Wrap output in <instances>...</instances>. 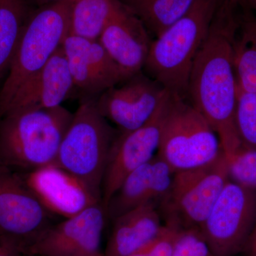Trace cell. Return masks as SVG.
I'll use <instances>...</instances> for the list:
<instances>
[{"instance_id": "7", "label": "cell", "mask_w": 256, "mask_h": 256, "mask_svg": "<svg viewBox=\"0 0 256 256\" xmlns=\"http://www.w3.org/2000/svg\"><path fill=\"white\" fill-rule=\"evenodd\" d=\"M228 180L223 152L208 164L174 173L158 203L162 218L181 228H200Z\"/></svg>"}, {"instance_id": "10", "label": "cell", "mask_w": 256, "mask_h": 256, "mask_svg": "<svg viewBox=\"0 0 256 256\" xmlns=\"http://www.w3.org/2000/svg\"><path fill=\"white\" fill-rule=\"evenodd\" d=\"M171 94H166L150 119L138 129L121 132L111 148L102 181V202L105 208L124 178L133 170L154 158L169 108Z\"/></svg>"}, {"instance_id": "29", "label": "cell", "mask_w": 256, "mask_h": 256, "mask_svg": "<svg viewBox=\"0 0 256 256\" xmlns=\"http://www.w3.org/2000/svg\"><path fill=\"white\" fill-rule=\"evenodd\" d=\"M220 2H227L235 5L236 6H238V5H242L244 8L250 6V0H220Z\"/></svg>"}, {"instance_id": "25", "label": "cell", "mask_w": 256, "mask_h": 256, "mask_svg": "<svg viewBox=\"0 0 256 256\" xmlns=\"http://www.w3.org/2000/svg\"><path fill=\"white\" fill-rule=\"evenodd\" d=\"M171 256H214L200 228H182Z\"/></svg>"}, {"instance_id": "26", "label": "cell", "mask_w": 256, "mask_h": 256, "mask_svg": "<svg viewBox=\"0 0 256 256\" xmlns=\"http://www.w3.org/2000/svg\"><path fill=\"white\" fill-rule=\"evenodd\" d=\"M180 227L164 223L162 230L152 242L138 252L128 256H171Z\"/></svg>"}, {"instance_id": "17", "label": "cell", "mask_w": 256, "mask_h": 256, "mask_svg": "<svg viewBox=\"0 0 256 256\" xmlns=\"http://www.w3.org/2000/svg\"><path fill=\"white\" fill-rule=\"evenodd\" d=\"M74 87L62 46L46 65L22 88L6 112L22 107H58L68 97Z\"/></svg>"}, {"instance_id": "20", "label": "cell", "mask_w": 256, "mask_h": 256, "mask_svg": "<svg viewBox=\"0 0 256 256\" xmlns=\"http://www.w3.org/2000/svg\"><path fill=\"white\" fill-rule=\"evenodd\" d=\"M119 3L118 0H73L68 34L98 40Z\"/></svg>"}, {"instance_id": "18", "label": "cell", "mask_w": 256, "mask_h": 256, "mask_svg": "<svg viewBox=\"0 0 256 256\" xmlns=\"http://www.w3.org/2000/svg\"><path fill=\"white\" fill-rule=\"evenodd\" d=\"M158 204H146L114 220L104 256H128L146 246L159 235L162 223Z\"/></svg>"}, {"instance_id": "31", "label": "cell", "mask_w": 256, "mask_h": 256, "mask_svg": "<svg viewBox=\"0 0 256 256\" xmlns=\"http://www.w3.org/2000/svg\"><path fill=\"white\" fill-rule=\"evenodd\" d=\"M250 6H252L254 9L256 10V0H250Z\"/></svg>"}, {"instance_id": "13", "label": "cell", "mask_w": 256, "mask_h": 256, "mask_svg": "<svg viewBox=\"0 0 256 256\" xmlns=\"http://www.w3.org/2000/svg\"><path fill=\"white\" fill-rule=\"evenodd\" d=\"M20 174L45 208L64 220L102 202L86 184L56 165Z\"/></svg>"}, {"instance_id": "2", "label": "cell", "mask_w": 256, "mask_h": 256, "mask_svg": "<svg viewBox=\"0 0 256 256\" xmlns=\"http://www.w3.org/2000/svg\"><path fill=\"white\" fill-rule=\"evenodd\" d=\"M73 118L62 106L8 111L0 118V164L18 172L53 164Z\"/></svg>"}, {"instance_id": "19", "label": "cell", "mask_w": 256, "mask_h": 256, "mask_svg": "<svg viewBox=\"0 0 256 256\" xmlns=\"http://www.w3.org/2000/svg\"><path fill=\"white\" fill-rule=\"evenodd\" d=\"M234 68L238 86L256 94V18L246 11L233 38Z\"/></svg>"}, {"instance_id": "15", "label": "cell", "mask_w": 256, "mask_h": 256, "mask_svg": "<svg viewBox=\"0 0 256 256\" xmlns=\"http://www.w3.org/2000/svg\"><path fill=\"white\" fill-rule=\"evenodd\" d=\"M98 41L129 78L140 73L152 42L142 22L120 2Z\"/></svg>"}, {"instance_id": "11", "label": "cell", "mask_w": 256, "mask_h": 256, "mask_svg": "<svg viewBox=\"0 0 256 256\" xmlns=\"http://www.w3.org/2000/svg\"><path fill=\"white\" fill-rule=\"evenodd\" d=\"M107 210L102 202L46 229L25 255L104 256L101 250Z\"/></svg>"}, {"instance_id": "30", "label": "cell", "mask_w": 256, "mask_h": 256, "mask_svg": "<svg viewBox=\"0 0 256 256\" xmlns=\"http://www.w3.org/2000/svg\"><path fill=\"white\" fill-rule=\"evenodd\" d=\"M33 1L38 6H45V5L53 4V3L62 1V0H33Z\"/></svg>"}, {"instance_id": "21", "label": "cell", "mask_w": 256, "mask_h": 256, "mask_svg": "<svg viewBox=\"0 0 256 256\" xmlns=\"http://www.w3.org/2000/svg\"><path fill=\"white\" fill-rule=\"evenodd\" d=\"M28 16V0H0V80L9 70Z\"/></svg>"}, {"instance_id": "9", "label": "cell", "mask_w": 256, "mask_h": 256, "mask_svg": "<svg viewBox=\"0 0 256 256\" xmlns=\"http://www.w3.org/2000/svg\"><path fill=\"white\" fill-rule=\"evenodd\" d=\"M20 172L0 164V236L26 254L54 222Z\"/></svg>"}, {"instance_id": "8", "label": "cell", "mask_w": 256, "mask_h": 256, "mask_svg": "<svg viewBox=\"0 0 256 256\" xmlns=\"http://www.w3.org/2000/svg\"><path fill=\"white\" fill-rule=\"evenodd\" d=\"M256 224V190L229 180L200 230L214 256H235Z\"/></svg>"}, {"instance_id": "5", "label": "cell", "mask_w": 256, "mask_h": 256, "mask_svg": "<svg viewBox=\"0 0 256 256\" xmlns=\"http://www.w3.org/2000/svg\"><path fill=\"white\" fill-rule=\"evenodd\" d=\"M116 138L96 98H88L74 114L53 164L79 178L102 198V181Z\"/></svg>"}, {"instance_id": "4", "label": "cell", "mask_w": 256, "mask_h": 256, "mask_svg": "<svg viewBox=\"0 0 256 256\" xmlns=\"http://www.w3.org/2000/svg\"><path fill=\"white\" fill-rule=\"evenodd\" d=\"M73 0L40 6L28 16L14 58L0 89V118L25 85L63 44L69 34Z\"/></svg>"}, {"instance_id": "1", "label": "cell", "mask_w": 256, "mask_h": 256, "mask_svg": "<svg viewBox=\"0 0 256 256\" xmlns=\"http://www.w3.org/2000/svg\"><path fill=\"white\" fill-rule=\"evenodd\" d=\"M236 6L220 2L206 40L197 54L188 82L191 104L216 133L224 154L242 142L235 124L238 84L233 38L239 18Z\"/></svg>"}, {"instance_id": "14", "label": "cell", "mask_w": 256, "mask_h": 256, "mask_svg": "<svg viewBox=\"0 0 256 256\" xmlns=\"http://www.w3.org/2000/svg\"><path fill=\"white\" fill-rule=\"evenodd\" d=\"M62 48L74 86L87 95H98L130 79L98 40L68 34Z\"/></svg>"}, {"instance_id": "16", "label": "cell", "mask_w": 256, "mask_h": 256, "mask_svg": "<svg viewBox=\"0 0 256 256\" xmlns=\"http://www.w3.org/2000/svg\"><path fill=\"white\" fill-rule=\"evenodd\" d=\"M174 172L158 154L124 178L108 204V217L114 220L150 202L159 203L169 191Z\"/></svg>"}, {"instance_id": "12", "label": "cell", "mask_w": 256, "mask_h": 256, "mask_svg": "<svg viewBox=\"0 0 256 256\" xmlns=\"http://www.w3.org/2000/svg\"><path fill=\"white\" fill-rule=\"evenodd\" d=\"M124 86L108 89L96 98L102 116L130 132L143 126L158 109L166 90L154 80L138 74Z\"/></svg>"}, {"instance_id": "23", "label": "cell", "mask_w": 256, "mask_h": 256, "mask_svg": "<svg viewBox=\"0 0 256 256\" xmlns=\"http://www.w3.org/2000/svg\"><path fill=\"white\" fill-rule=\"evenodd\" d=\"M224 156L229 180L256 190V150L242 143L235 150Z\"/></svg>"}, {"instance_id": "32", "label": "cell", "mask_w": 256, "mask_h": 256, "mask_svg": "<svg viewBox=\"0 0 256 256\" xmlns=\"http://www.w3.org/2000/svg\"><path fill=\"white\" fill-rule=\"evenodd\" d=\"M22 256H36V255H23Z\"/></svg>"}, {"instance_id": "24", "label": "cell", "mask_w": 256, "mask_h": 256, "mask_svg": "<svg viewBox=\"0 0 256 256\" xmlns=\"http://www.w3.org/2000/svg\"><path fill=\"white\" fill-rule=\"evenodd\" d=\"M235 124L242 144L256 150V94L238 86Z\"/></svg>"}, {"instance_id": "28", "label": "cell", "mask_w": 256, "mask_h": 256, "mask_svg": "<svg viewBox=\"0 0 256 256\" xmlns=\"http://www.w3.org/2000/svg\"><path fill=\"white\" fill-rule=\"evenodd\" d=\"M244 252H246L248 256H256V224Z\"/></svg>"}, {"instance_id": "27", "label": "cell", "mask_w": 256, "mask_h": 256, "mask_svg": "<svg viewBox=\"0 0 256 256\" xmlns=\"http://www.w3.org/2000/svg\"><path fill=\"white\" fill-rule=\"evenodd\" d=\"M24 255L18 248L0 236V256H22Z\"/></svg>"}, {"instance_id": "3", "label": "cell", "mask_w": 256, "mask_h": 256, "mask_svg": "<svg viewBox=\"0 0 256 256\" xmlns=\"http://www.w3.org/2000/svg\"><path fill=\"white\" fill-rule=\"evenodd\" d=\"M220 0H197L180 21L152 42L144 68L172 95L188 96L192 66L206 40Z\"/></svg>"}, {"instance_id": "22", "label": "cell", "mask_w": 256, "mask_h": 256, "mask_svg": "<svg viewBox=\"0 0 256 256\" xmlns=\"http://www.w3.org/2000/svg\"><path fill=\"white\" fill-rule=\"evenodd\" d=\"M156 37L183 18L197 0H124Z\"/></svg>"}, {"instance_id": "6", "label": "cell", "mask_w": 256, "mask_h": 256, "mask_svg": "<svg viewBox=\"0 0 256 256\" xmlns=\"http://www.w3.org/2000/svg\"><path fill=\"white\" fill-rule=\"evenodd\" d=\"M222 152L220 138L203 116L171 94L156 154L176 173L208 164Z\"/></svg>"}]
</instances>
